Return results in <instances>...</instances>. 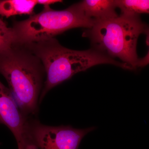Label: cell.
I'll return each instance as SVG.
<instances>
[{
  "label": "cell",
  "mask_w": 149,
  "mask_h": 149,
  "mask_svg": "<svg viewBox=\"0 0 149 149\" xmlns=\"http://www.w3.org/2000/svg\"><path fill=\"white\" fill-rule=\"evenodd\" d=\"M85 15L95 20L117 17L115 0H84L79 2Z\"/></svg>",
  "instance_id": "obj_7"
},
{
  "label": "cell",
  "mask_w": 149,
  "mask_h": 149,
  "mask_svg": "<svg viewBox=\"0 0 149 149\" xmlns=\"http://www.w3.org/2000/svg\"><path fill=\"white\" fill-rule=\"evenodd\" d=\"M37 0H0V16L8 18L21 15L34 14Z\"/></svg>",
  "instance_id": "obj_8"
},
{
  "label": "cell",
  "mask_w": 149,
  "mask_h": 149,
  "mask_svg": "<svg viewBox=\"0 0 149 149\" xmlns=\"http://www.w3.org/2000/svg\"><path fill=\"white\" fill-rule=\"evenodd\" d=\"M95 21L85 15L78 3L63 10L44 7L40 13L33 14L23 21H15L12 28L14 43L24 44L54 38L73 28L89 29Z\"/></svg>",
  "instance_id": "obj_4"
},
{
  "label": "cell",
  "mask_w": 149,
  "mask_h": 149,
  "mask_svg": "<svg viewBox=\"0 0 149 149\" xmlns=\"http://www.w3.org/2000/svg\"><path fill=\"white\" fill-rule=\"evenodd\" d=\"M22 45L40 59L45 70V81L40 103L52 88L70 79L76 73L95 65L109 64L133 70L128 65L93 48L85 51L70 49L62 46L54 38Z\"/></svg>",
  "instance_id": "obj_1"
},
{
  "label": "cell",
  "mask_w": 149,
  "mask_h": 149,
  "mask_svg": "<svg viewBox=\"0 0 149 149\" xmlns=\"http://www.w3.org/2000/svg\"><path fill=\"white\" fill-rule=\"evenodd\" d=\"M0 145H1V143H0Z\"/></svg>",
  "instance_id": "obj_12"
},
{
  "label": "cell",
  "mask_w": 149,
  "mask_h": 149,
  "mask_svg": "<svg viewBox=\"0 0 149 149\" xmlns=\"http://www.w3.org/2000/svg\"><path fill=\"white\" fill-rule=\"evenodd\" d=\"M38 4L42 5L44 7L50 6V5L57 3L62 2L60 0H37Z\"/></svg>",
  "instance_id": "obj_11"
},
{
  "label": "cell",
  "mask_w": 149,
  "mask_h": 149,
  "mask_svg": "<svg viewBox=\"0 0 149 149\" xmlns=\"http://www.w3.org/2000/svg\"><path fill=\"white\" fill-rule=\"evenodd\" d=\"M142 34L148 36L149 28L140 15H120L95 20L91 28L84 31L83 37L90 39L93 49L120 59L135 70L149 63L148 54L141 59L137 53L138 38Z\"/></svg>",
  "instance_id": "obj_3"
},
{
  "label": "cell",
  "mask_w": 149,
  "mask_h": 149,
  "mask_svg": "<svg viewBox=\"0 0 149 149\" xmlns=\"http://www.w3.org/2000/svg\"><path fill=\"white\" fill-rule=\"evenodd\" d=\"M0 73L20 109L35 118L46 79L42 61L24 45L14 43L0 53Z\"/></svg>",
  "instance_id": "obj_2"
},
{
  "label": "cell",
  "mask_w": 149,
  "mask_h": 149,
  "mask_svg": "<svg viewBox=\"0 0 149 149\" xmlns=\"http://www.w3.org/2000/svg\"><path fill=\"white\" fill-rule=\"evenodd\" d=\"M116 8L120 10V15H140L149 13L148 0H115Z\"/></svg>",
  "instance_id": "obj_9"
},
{
  "label": "cell",
  "mask_w": 149,
  "mask_h": 149,
  "mask_svg": "<svg viewBox=\"0 0 149 149\" xmlns=\"http://www.w3.org/2000/svg\"><path fill=\"white\" fill-rule=\"evenodd\" d=\"M35 118L22 112L10 89L0 81V124L6 125L11 131L18 149H39L32 135Z\"/></svg>",
  "instance_id": "obj_5"
},
{
  "label": "cell",
  "mask_w": 149,
  "mask_h": 149,
  "mask_svg": "<svg viewBox=\"0 0 149 149\" xmlns=\"http://www.w3.org/2000/svg\"><path fill=\"white\" fill-rule=\"evenodd\" d=\"M95 129V127L77 129L70 125L49 126L35 118L32 131L39 149H78L83 138Z\"/></svg>",
  "instance_id": "obj_6"
},
{
  "label": "cell",
  "mask_w": 149,
  "mask_h": 149,
  "mask_svg": "<svg viewBox=\"0 0 149 149\" xmlns=\"http://www.w3.org/2000/svg\"><path fill=\"white\" fill-rule=\"evenodd\" d=\"M15 42L12 27H9L0 17V53L10 47Z\"/></svg>",
  "instance_id": "obj_10"
}]
</instances>
